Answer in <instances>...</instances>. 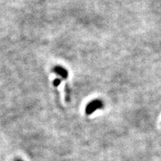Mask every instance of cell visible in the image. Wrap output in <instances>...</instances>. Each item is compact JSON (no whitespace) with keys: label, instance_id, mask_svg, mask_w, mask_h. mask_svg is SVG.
<instances>
[{"label":"cell","instance_id":"cell-3","mask_svg":"<svg viewBox=\"0 0 161 161\" xmlns=\"http://www.w3.org/2000/svg\"><path fill=\"white\" fill-rule=\"evenodd\" d=\"M65 93H66V100L70 101V90L68 87H65Z\"/></svg>","mask_w":161,"mask_h":161},{"label":"cell","instance_id":"cell-5","mask_svg":"<svg viewBox=\"0 0 161 161\" xmlns=\"http://www.w3.org/2000/svg\"><path fill=\"white\" fill-rule=\"evenodd\" d=\"M16 161H22V160H20V159H18V160H16Z\"/></svg>","mask_w":161,"mask_h":161},{"label":"cell","instance_id":"cell-4","mask_svg":"<svg viewBox=\"0 0 161 161\" xmlns=\"http://www.w3.org/2000/svg\"><path fill=\"white\" fill-rule=\"evenodd\" d=\"M61 83V79L60 78H56V79L54 80L53 81V84L55 87H57V86H59Z\"/></svg>","mask_w":161,"mask_h":161},{"label":"cell","instance_id":"cell-1","mask_svg":"<svg viewBox=\"0 0 161 161\" xmlns=\"http://www.w3.org/2000/svg\"><path fill=\"white\" fill-rule=\"evenodd\" d=\"M103 107V102L99 99H96V100L92 101L90 103L87 105V107H86L85 113L87 116L89 115H91L93 112H95V110H99V109H101Z\"/></svg>","mask_w":161,"mask_h":161},{"label":"cell","instance_id":"cell-2","mask_svg":"<svg viewBox=\"0 0 161 161\" xmlns=\"http://www.w3.org/2000/svg\"><path fill=\"white\" fill-rule=\"evenodd\" d=\"M53 72L60 76L64 79H66L67 77H68V72H67V70L60 66H56L54 67Z\"/></svg>","mask_w":161,"mask_h":161}]
</instances>
